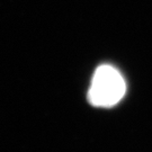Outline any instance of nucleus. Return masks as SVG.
<instances>
[{
  "instance_id": "obj_1",
  "label": "nucleus",
  "mask_w": 152,
  "mask_h": 152,
  "mask_svg": "<svg viewBox=\"0 0 152 152\" xmlns=\"http://www.w3.org/2000/svg\"><path fill=\"white\" fill-rule=\"evenodd\" d=\"M126 92V83L122 73L110 64L96 68L87 92L89 104L95 107L109 108L121 102Z\"/></svg>"
}]
</instances>
